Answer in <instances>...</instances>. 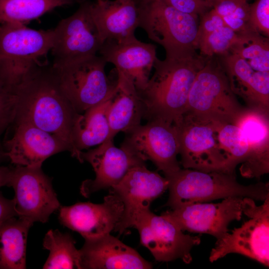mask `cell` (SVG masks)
<instances>
[{"label": "cell", "mask_w": 269, "mask_h": 269, "mask_svg": "<svg viewBox=\"0 0 269 269\" xmlns=\"http://www.w3.org/2000/svg\"><path fill=\"white\" fill-rule=\"evenodd\" d=\"M16 97L14 122L29 123L65 142L80 162L72 133L78 113L62 92L52 65L37 66L13 91ZM13 122V123H14Z\"/></svg>", "instance_id": "1"}, {"label": "cell", "mask_w": 269, "mask_h": 269, "mask_svg": "<svg viewBox=\"0 0 269 269\" xmlns=\"http://www.w3.org/2000/svg\"><path fill=\"white\" fill-rule=\"evenodd\" d=\"M209 58L197 54L176 59L157 58L153 75L137 92L144 107L143 119L177 122L185 112L195 77Z\"/></svg>", "instance_id": "2"}, {"label": "cell", "mask_w": 269, "mask_h": 269, "mask_svg": "<svg viewBox=\"0 0 269 269\" xmlns=\"http://www.w3.org/2000/svg\"><path fill=\"white\" fill-rule=\"evenodd\" d=\"M164 177L169 183V197L165 206L171 209L230 197L261 201L269 197L268 183L244 185L238 182L235 173L180 168Z\"/></svg>", "instance_id": "3"}, {"label": "cell", "mask_w": 269, "mask_h": 269, "mask_svg": "<svg viewBox=\"0 0 269 269\" xmlns=\"http://www.w3.org/2000/svg\"><path fill=\"white\" fill-rule=\"evenodd\" d=\"M138 27L163 47L166 59L194 55L198 49V17L181 12L164 0H134Z\"/></svg>", "instance_id": "4"}, {"label": "cell", "mask_w": 269, "mask_h": 269, "mask_svg": "<svg viewBox=\"0 0 269 269\" xmlns=\"http://www.w3.org/2000/svg\"><path fill=\"white\" fill-rule=\"evenodd\" d=\"M53 29L36 30L24 24H0V83L13 93L37 66L45 61L53 44Z\"/></svg>", "instance_id": "5"}, {"label": "cell", "mask_w": 269, "mask_h": 269, "mask_svg": "<svg viewBox=\"0 0 269 269\" xmlns=\"http://www.w3.org/2000/svg\"><path fill=\"white\" fill-rule=\"evenodd\" d=\"M221 123L185 112L174 123L179 143V162L183 168L235 173L230 171L219 146L218 130Z\"/></svg>", "instance_id": "6"}, {"label": "cell", "mask_w": 269, "mask_h": 269, "mask_svg": "<svg viewBox=\"0 0 269 269\" xmlns=\"http://www.w3.org/2000/svg\"><path fill=\"white\" fill-rule=\"evenodd\" d=\"M106 63L96 55L62 67L52 66L62 92L78 113L101 103L113 94L117 71L115 78L108 77L105 71Z\"/></svg>", "instance_id": "7"}, {"label": "cell", "mask_w": 269, "mask_h": 269, "mask_svg": "<svg viewBox=\"0 0 269 269\" xmlns=\"http://www.w3.org/2000/svg\"><path fill=\"white\" fill-rule=\"evenodd\" d=\"M210 58L195 77L185 112L233 123L244 107L233 92L222 66Z\"/></svg>", "instance_id": "8"}, {"label": "cell", "mask_w": 269, "mask_h": 269, "mask_svg": "<svg viewBox=\"0 0 269 269\" xmlns=\"http://www.w3.org/2000/svg\"><path fill=\"white\" fill-rule=\"evenodd\" d=\"M243 214L249 219L220 239L210 252L209 261L214 262L229 254L246 256L269 266V197L258 206L255 200L244 197Z\"/></svg>", "instance_id": "9"}, {"label": "cell", "mask_w": 269, "mask_h": 269, "mask_svg": "<svg viewBox=\"0 0 269 269\" xmlns=\"http://www.w3.org/2000/svg\"><path fill=\"white\" fill-rule=\"evenodd\" d=\"M91 1L80 4L53 29L52 66L60 67L97 55L103 41L91 14Z\"/></svg>", "instance_id": "10"}, {"label": "cell", "mask_w": 269, "mask_h": 269, "mask_svg": "<svg viewBox=\"0 0 269 269\" xmlns=\"http://www.w3.org/2000/svg\"><path fill=\"white\" fill-rule=\"evenodd\" d=\"M126 134L121 147L146 161H151L164 176L179 170V143L173 123L161 119L148 121Z\"/></svg>", "instance_id": "11"}, {"label": "cell", "mask_w": 269, "mask_h": 269, "mask_svg": "<svg viewBox=\"0 0 269 269\" xmlns=\"http://www.w3.org/2000/svg\"><path fill=\"white\" fill-rule=\"evenodd\" d=\"M10 187L17 217L33 224L46 223L60 206L51 180L41 167L16 165L12 168Z\"/></svg>", "instance_id": "12"}, {"label": "cell", "mask_w": 269, "mask_h": 269, "mask_svg": "<svg viewBox=\"0 0 269 269\" xmlns=\"http://www.w3.org/2000/svg\"><path fill=\"white\" fill-rule=\"evenodd\" d=\"M133 227L138 231L141 245L158 262L180 259L189 264L192 260V249L201 242L199 236L184 234L171 221L149 209L137 216Z\"/></svg>", "instance_id": "13"}, {"label": "cell", "mask_w": 269, "mask_h": 269, "mask_svg": "<svg viewBox=\"0 0 269 269\" xmlns=\"http://www.w3.org/2000/svg\"><path fill=\"white\" fill-rule=\"evenodd\" d=\"M244 198L230 197L217 203L187 204L161 215L183 232L207 234L218 240L229 232L228 226L231 222L241 219Z\"/></svg>", "instance_id": "14"}, {"label": "cell", "mask_w": 269, "mask_h": 269, "mask_svg": "<svg viewBox=\"0 0 269 269\" xmlns=\"http://www.w3.org/2000/svg\"><path fill=\"white\" fill-rule=\"evenodd\" d=\"M168 180L157 172L148 170L145 164L131 169L123 179L111 188V193L122 202V217L114 230L120 234L133 227L137 216L149 209L153 201L168 187Z\"/></svg>", "instance_id": "15"}, {"label": "cell", "mask_w": 269, "mask_h": 269, "mask_svg": "<svg viewBox=\"0 0 269 269\" xmlns=\"http://www.w3.org/2000/svg\"><path fill=\"white\" fill-rule=\"evenodd\" d=\"M124 206L113 193L106 196L103 203L78 202L62 206L59 219L68 228L79 233L85 239L110 233L120 222Z\"/></svg>", "instance_id": "16"}, {"label": "cell", "mask_w": 269, "mask_h": 269, "mask_svg": "<svg viewBox=\"0 0 269 269\" xmlns=\"http://www.w3.org/2000/svg\"><path fill=\"white\" fill-rule=\"evenodd\" d=\"M81 163L88 162L95 173L94 179L83 182L80 191L88 197L91 194L118 184L132 168L145 164V161L122 148L117 147L113 139H107L99 146L87 151H81Z\"/></svg>", "instance_id": "17"}, {"label": "cell", "mask_w": 269, "mask_h": 269, "mask_svg": "<svg viewBox=\"0 0 269 269\" xmlns=\"http://www.w3.org/2000/svg\"><path fill=\"white\" fill-rule=\"evenodd\" d=\"M156 46L133 36L119 40L105 41L98 53L107 63L129 79L137 92L142 90L149 79L157 58Z\"/></svg>", "instance_id": "18"}, {"label": "cell", "mask_w": 269, "mask_h": 269, "mask_svg": "<svg viewBox=\"0 0 269 269\" xmlns=\"http://www.w3.org/2000/svg\"><path fill=\"white\" fill-rule=\"evenodd\" d=\"M12 136L4 142V150L11 163L30 167H41L47 158L63 151L69 145L58 136L31 124L14 122Z\"/></svg>", "instance_id": "19"}, {"label": "cell", "mask_w": 269, "mask_h": 269, "mask_svg": "<svg viewBox=\"0 0 269 269\" xmlns=\"http://www.w3.org/2000/svg\"><path fill=\"white\" fill-rule=\"evenodd\" d=\"M82 269H149L151 263L110 233L85 239L79 250Z\"/></svg>", "instance_id": "20"}, {"label": "cell", "mask_w": 269, "mask_h": 269, "mask_svg": "<svg viewBox=\"0 0 269 269\" xmlns=\"http://www.w3.org/2000/svg\"><path fill=\"white\" fill-rule=\"evenodd\" d=\"M233 124L243 131L249 152L240 168L246 178H260L269 172V112L244 107Z\"/></svg>", "instance_id": "21"}, {"label": "cell", "mask_w": 269, "mask_h": 269, "mask_svg": "<svg viewBox=\"0 0 269 269\" xmlns=\"http://www.w3.org/2000/svg\"><path fill=\"white\" fill-rule=\"evenodd\" d=\"M222 67L231 88L247 107L269 112V72L254 70L244 59L232 53L223 56Z\"/></svg>", "instance_id": "22"}, {"label": "cell", "mask_w": 269, "mask_h": 269, "mask_svg": "<svg viewBox=\"0 0 269 269\" xmlns=\"http://www.w3.org/2000/svg\"><path fill=\"white\" fill-rule=\"evenodd\" d=\"M91 14L103 42L134 35L138 11L134 0H106L92 2Z\"/></svg>", "instance_id": "23"}, {"label": "cell", "mask_w": 269, "mask_h": 269, "mask_svg": "<svg viewBox=\"0 0 269 269\" xmlns=\"http://www.w3.org/2000/svg\"><path fill=\"white\" fill-rule=\"evenodd\" d=\"M117 71V84L108 113L110 135L107 139H114L118 133H126L140 125L144 115L143 105L134 85Z\"/></svg>", "instance_id": "24"}, {"label": "cell", "mask_w": 269, "mask_h": 269, "mask_svg": "<svg viewBox=\"0 0 269 269\" xmlns=\"http://www.w3.org/2000/svg\"><path fill=\"white\" fill-rule=\"evenodd\" d=\"M113 94L79 116L72 133L74 145L78 151L100 144L108 138L110 127L108 113Z\"/></svg>", "instance_id": "25"}, {"label": "cell", "mask_w": 269, "mask_h": 269, "mask_svg": "<svg viewBox=\"0 0 269 269\" xmlns=\"http://www.w3.org/2000/svg\"><path fill=\"white\" fill-rule=\"evenodd\" d=\"M33 224L17 217L0 225V269H24L28 233Z\"/></svg>", "instance_id": "26"}, {"label": "cell", "mask_w": 269, "mask_h": 269, "mask_svg": "<svg viewBox=\"0 0 269 269\" xmlns=\"http://www.w3.org/2000/svg\"><path fill=\"white\" fill-rule=\"evenodd\" d=\"M86 0H0V24L26 23L57 7Z\"/></svg>", "instance_id": "27"}, {"label": "cell", "mask_w": 269, "mask_h": 269, "mask_svg": "<svg viewBox=\"0 0 269 269\" xmlns=\"http://www.w3.org/2000/svg\"><path fill=\"white\" fill-rule=\"evenodd\" d=\"M42 245L49 252L43 269H82L79 250L76 248L75 242L69 234L50 230L45 234Z\"/></svg>", "instance_id": "28"}, {"label": "cell", "mask_w": 269, "mask_h": 269, "mask_svg": "<svg viewBox=\"0 0 269 269\" xmlns=\"http://www.w3.org/2000/svg\"><path fill=\"white\" fill-rule=\"evenodd\" d=\"M238 34L229 53L244 59L255 71L269 72V38L252 31Z\"/></svg>", "instance_id": "29"}, {"label": "cell", "mask_w": 269, "mask_h": 269, "mask_svg": "<svg viewBox=\"0 0 269 269\" xmlns=\"http://www.w3.org/2000/svg\"><path fill=\"white\" fill-rule=\"evenodd\" d=\"M218 140L230 171L235 172L237 165L244 162L249 154L245 135L234 124L222 122L218 130Z\"/></svg>", "instance_id": "30"}, {"label": "cell", "mask_w": 269, "mask_h": 269, "mask_svg": "<svg viewBox=\"0 0 269 269\" xmlns=\"http://www.w3.org/2000/svg\"><path fill=\"white\" fill-rule=\"evenodd\" d=\"M250 7L248 0H223L213 8L228 26L242 34L252 31L249 26Z\"/></svg>", "instance_id": "31"}, {"label": "cell", "mask_w": 269, "mask_h": 269, "mask_svg": "<svg viewBox=\"0 0 269 269\" xmlns=\"http://www.w3.org/2000/svg\"><path fill=\"white\" fill-rule=\"evenodd\" d=\"M238 34L227 25L217 28L198 40L200 55L211 57L215 55L224 56L229 53Z\"/></svg>", "instance_id": "32"}, {"label": "cell", "mask_w": 269, "mask_h": 269, "mask_svg": "<svg viewBox=\"0 0 269 269\" xmlns=\"http://www.w3.org/2000/svg\"><path fill=\"white\" fill-rule=\"evenodd\" d=\"M249 26L251 30L269 37V0H256L250 4Z\"/></svg>", "instance_id": "33"}, {"label": "cell", "mask_w": 269, "mask_h": 269, "mask_svg": "<svg viewBox=\"0 0 269 269\" xmlns=\"http://www.w3.org/2000/svg\"><path fill=\"white\" fill-rule=\"evenodd\" d=\"M16 108V97L0 83V147L1 136L14 121Z\"/></svg>", "instance_id": "34"}, {"label": "cell", "mask_w": 269, "mask_h": 269, "mask_svg": "<svg viewBox=\"0 0 269 269\" xmlns=\"http://www.w3.org/2000/svg\"><path fill=\"white\" fill-rule=\"evenodd\" d=\"M176 9L186 13L201 16L212 8L205 0H164Z\"/></svg>", "instance_id": "35"}, {"label": "cell", "mask_w": 269, "mask_h": 269, "mask_svg": "<svg viewBox=\"0 0 269 269\" xmlns=\"http://www.w3.org/2000/svg\"><path fill=\"white\" fill-rule=\"evenodd\" d=\"M199 22L198 40L200 38L207 35L218 28L227 25L222 18L218 14L216 10L211 8L200 16Z\"/></svg>", "instance_id": "36"}, {"label": "cell", "mask_w": 269, "mask_h": 269, "mask_svg": "<svg viewBox=\"0 0 269 269\" xmlns=\"http://www.w3.org/2000/svg\"><path fill=\"white\" fill-rule=\"evenodd\" d=\"M14 217H17V215L13 199L6 198L0 192V225Z\"/></svg>", "instance_id": "37"}, {"label": "cell", "mask_w": 269, "mask_h": 269, "mask_svg": "<svg viewBox=\"0 0 269 269\" xmlns=\"http://www.w3.org/2000/svg\"><path fill=\"white\" fill-rule=\"evenodd\" d=\"M12 168L4 166H0V188L9 186L12 174Z\"/></svg>", "instance_id": "38"}, {"label": "cell", "mask_w": 269, "mask_h": 269, "mask_svg": "<svg viewBox=\"0 0 269 269\" xmlns=\"http://www.w3.org/2000/svg\"><path fill=\"white\" fill-rule=\"evenodd\" d=\"M8 160L6 152L3 149L0 147V162Z\"/></svg>", "instance_id": "39"}, {"label": "cell", "mask_w": 269, "mask_h": 269, "mask_svg": "<svg viewBox=\"0 0 269 269\" xmlns=\"http://www.w3.org/2000/svg\"><path fill=\"white\" fill-rule=\"evenodd\" d=\"M208 3H209L213 8L218 3L223 0H205Z\"/></svg>", "instance_id": "40"}, {"label": "cell", "mask_w": 269, "mask_h": 269, "mask_svg": "<svg viewBox=\"0 0 269 269\" xmlns=\"http://www.w3.org/2000/svg\"><path fill=\"white\" fill-rule=\"evenodd\" d=\"M104 0H96V2L98 4H100L103 2Z\"/></svg>", "instance_id": "41"}, {"label": "cell", "mask_w": 269, "mask_h": 269, "mask_svg": "<svg viewBox=\"0 0 269 269\" xmlns=\"http://www.w3.org/2000/svg\"></svg>", "instance_id": "42"}]
</instances>
